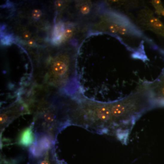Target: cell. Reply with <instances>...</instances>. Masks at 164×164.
Segmentation results:
<instances>
[{
  "mask_svg": "<svg viewBox=\"0 0 164 164\" xmlns=\"http://www.w3.org/2000/svg\"><path fill=\"white\" fill-rule=\"evenodd\" d=\"M30 164H66L57 158L55 147L47 151L41 157L36 158H30Z\"/></svg>",
  "mask_w": 164,
  "mask_h": 164,
  "instance_id": "ba28073f",
  "label": "cell"
},
{
  "mask_svg": "<svg viewBox=\"0 0 164 164\" xmlns=\"http://www.w3.org/2000/svg\"><path fill=\"white\" fill-rule=\"evenodd\" d=\"M30 113L27 104L19 98L11 104L2 108L0 114L1 137L5 129L15 119L20 116Z\"/></svg>",
  "mask_w": 164,
  "mask_h": 164,
  "instance_id": "5b68a950",
  "label": "cell"
},
{
  "mask_svg": "<svg viewBox=\"0 0 164 164\" xmlns=\"http://www.w3.org/2000/svg\"><path fill=\"white\" fill-rule=\"evenodd\" d=\"M56 141L48 136L40 135L35 136V140L30 147V158L39 157L53 147Z\"/></svg>",
  "mask_w": 164,
  "mask_h": 164,
  "instance_id": "8992f818",
  "label": "cell"
},
{
  "mask_svg": "<svg viewBox=\"0 0 164 164\" xmlns=\"http://www.w3.org/2000/svg\"><path fill=\"white\" fill-rule=\"evenodd\" d=\"M72 98L44 87H32L22 100L34 115L35 135H46L56 142L58 134L71 125L69 112Z\"/></svg>",
  "mask_w": 164,
  "mask_h": 164,
  "instance_id": "7a4b0ae2",
  "label": "cell"
},
{
  "mask_svg": "<svg viewBox=\"0 0 164 164\" xmlns=\"http://www.w3.org/2000/svg\"><path fill=\"white\" fill-rule=\"evenodd\" d=\"M139 22L147 29L164 35V27L160 21L153 16L149 9L142 10L139 17Z\"/></svg>",
  "mask_w": 164,
  "mask_h": 164,
  "instance_id": "52a82bcc",
  "label": "cell"
},
{
  "mask_svg": "<svg viewBox=\"0 0 164 164\" xmlns=\"http://www.w3.org/2000/svg\"><path fill=\"white\" fill-rule=\"evenodd\" d=\"M77 53L75 49L64 46L51 51L40 70L33 75L31 83L72 97L80 90L76 72Z\"/></svg>",
  "mask_w": 164,
  "mask_h": 164,
  "instance_id": "3957f363",
  "label": "cell"
},
{
  "mask_svg": "<svg viewBox=\"0 0 164 164\" xmlns=\"http://www.w3.org/2000/svg\"><path fill=\"white\" fill-rule=\"evenodd\" d=\"M35 140V135L33 124L23 130L19 135L18 144L22 146L28 147L31 146Z\"/></svg>",
  "mask_w": 164,
  "mask_h": 164,
  "instance_id": "9c48e42d",
  "label": "cell"
},
{
  "mask_svg": "<svg viewBox=\"0 0 164 164\" xmlns=\"http://www.w3.org/2000/svg\"><path fill=\"white\" fill-rule=\"evenodd\" d=\"M153 109L143 84L125 97L110 102H101L80 91L72 98L69 115L71 125L91 132L115 137L126 144L137 120Z\"/></svg>",
  "mask_w": 164,
  "mask_h": 164,
  "instance_id": "6da1fadb",
  "label": "cell"
},
{
  "mask_svg": "<svg viewBox=\"0 0 164 164\" xmlns=\"http://www.w3.org/2000/svg\"><path fill=\"white\" fill-rule=\"evenodd\" d=\"M91 32L108 33L124 40H139L148 38L128 17L114 10H101Z\"/></svg>",
  "mask_w": 164,
  "mask_h": 164,
  "instance_id": "277c9868",
  "label": "cell"
}]
</instances>
